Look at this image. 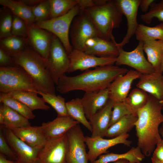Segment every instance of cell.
Instances as JSON below:
<instances>
[{"instance_id":"ee69618b","label":"cell","mask_w":163,"mask_h":163,"mask_svg":"<svg viewBox=\"0 0 163 163\" xmlns=\"http://www.w3.org/2000/svg\"><path fill=\"white\" fill-rule=\"evenodd\" d=\"M14 62L13 57L3 50L0 48V65L1 67L7 66Z\"/></svg>"},{"instance_id":"7402d4cb","label":"cell","mask_w":163,"mask_h":163,"mask_svg":"<svg viewBox=\"0 0 163 163\" xmlns=\"http://www.w3.org/2000/svg\"><path fill=\"white\" fill-rule=\"evenodd\" d=\"M136 86L159 100H163V73L154 72L142 74Z\"/></svg>"},{"instance_id":"603a6c76","label":"cell","mask_w":163,"mask_h":163,"mask_svg":"<svg viewBox=\"0 0 163 163\" xmlns=\"http://www.w3.org/2000/svg\"><path fill=\"white\" fill-rule=\"evenodd\" d=\"M10 129L18 138L33 147L40 149L47 141L40 126H30Z\"/></svg>"},{"instance_id":"681fc988","label":"cell","mask_w":163,"mask_h":163,"mask_svg":"<svg viewBox=\"0 0 163 163\" xmlns=\"http://www.w3.org/2000/svg\"><path fill=\"white\" fill-rule=\"evenodd\" d=\"M152 163H163V162L159 160L155 156L152 155L151 158Z\"/></svg>"},{"instance_id":"816d5d0a","label":"cell","mask_w":163,"mask_h":163,"mask_svg":"<svg viewBox=\"0 0 163 163\" xmlns=\"http://www.w3.org/2000/svg\"><path fill=\"white\" fill-rule=\"evenodd\" d=\"M159 133L160 135L162 136L163 140V123L161 124V126L159 128Z\"/></svg>"},{"instance_id":"4316f807","label":"cell","mask_w":163,"mask_h":163,"mask_svg":"<svg viewBox=\"0 0 163 163\" xmlns=\"http://www.w3.org/2000/svg\"><path fill=\"white\" fill-rule=\"evenodd\" d=\"M0 4L10 9L14 15L23 19L27 26L32 25L35 23L32 7L27 5L21 0H0Z\"/></svg>"},{"instance_id":"5bb4252c","label":"cell","mask_w":163,"mask_h":163,"mask_svg":"<svg viewBox=\"0 0 163 163\" xmlns=\"http://www.w3.org/2000/svg\"><path fill=\"white\" fill-rule=\"evenodd\" d=\"M6 139L17 157V163H36L40 149L30 146L19 139L11 129L1 126Z\"/></svg>"},{"instance_id":"db71d44e","label":"cell","mask_w":163,"mask_h":163,"mask_svg":"<svg viewBox=\"0 0 163 163\" xmlns=\"http://www.w3.org/2000/svg\"><path fill=\"white\" fill-rule=\"evenodd\" d=\"M162 104H163V106H162V110H163V100L162 101Z\"/></svg>"},{"instance_id":"f1b7e54d","label":"cell","mask_w":163,"mask_h":163,"mask_svg":"<svg viewBox=\"0 0 163 163\" xmlns=\"http://www.w3.org/2000/svg\"><path fill=\"white\" fill-rule=\"evenodd\" d=\"M149 97L147 92L137 88L131 91L123 102L131 114L137 116L138 111L146 105Z\"/></svg>"},{"instance_id":"7c38bea8","label":"cell","mask_w":163,"mask_h":163,"mask_svg":"<svg viewBox=\"0 0 163 163\" xmlns=\"http://www.w3.org/2000/svg\"><path fill=\"white\" fill-rule=\"evenodd\" d=\"M67 142L66 134L57 139L47 140L39 150L36 163H67Z\"/></svg>"},{"instance_id":"60d3db41","label":"cell","mask_w":163,"mask_h":163,"mask_svg":"<svg viewBox=\"0 0 163 163\" xmlns=\"http://www.w3.org/2000/svg\"><path fill=\"white\" fill-rule=\"evenodd\" d=\"M129 114H132L123 102H115L113 107L109 127L123 117Z\"/></svg>"},{"instance_id":"d590c367","label":"cell","mask_w":163,"mask_h":163,"mask_svg":"<svg viewBox=\"0 0 163 163\" xmlns=\"http://www.w3.org/2000/svg\"><path fill=\"white\" fill-rule=\"evenodd\" d=\"M38 94L41 95L45 103L51 105L56 110L57 116H69L67 112L65 99L60 95L46 93L38 91Z\"/></svg>"},{"instance_id":"5b68a950","label":"cell","mask_w":163,"mask_h":163,"mask_svg":"<svg viewBox=\"0 0 163 163\" xmlns=\"http://www.w3.org/2000/svg\"><path fill=\"white\" fill-rule=\"evenodd\" d=\"M80 11V7L77 5L65 15L36 22L33 25L47 30L56 36L69 54L73 49L69 40L70 26L73 19Z\"/></svg>"},{"instance_id":"d6986e66","label":"cell","mask_w":163,"mask_h":163,"mask_svg":"<svg viewBox=\"0 0 163 163\" xmlns=\"http://www.w3.org/2000/svg\"><path fill=\"white\" fill-rule=\"evenodd\" d=\"M79 123L78 122L69 116H57L51 121L42 123L40 126L47 140L63 136L71 128Z\"/></svg>"},{"instance_id":"bcb514c9","label":"cell","mask_w":163,"mask_h":163,"mask_svg":"<svg viewBox=\"0 0 163 163\" xmlns=\"http://www.w3.org/2000/svg\"><path fill=\"white\" fill-rule=\"evenodd\" d=\"M154 2V0H140L139 7L142 11L145 13L147 12L149 8Z\"/></svg>"},{"instance_id":"83f0119b","label":"cell","mask_w":163,"mask_h":163,"mask_svg":"<svg viewBox=\"0 0 163 163\" xmlns=\"http://www.w3.org/2000/svg\"><path fill=\"white\" fill-rule=\"evenodd\" d=\"M0 113L4 118L2 126L6 128L11 129L30 126L28 119L2 103L0 105Z\"/></svg>"},{"instance_id":"f6af8a7d","label":"cell","mask_w":163,"mask_h":163,"mask_svg":"<svg viewBox=\"0 0 163 163\" xmlns=\"http://www.w3.org/2000/svg\"><path fill=\"white\" fill-rule=\"evenodd\" d=\"M153 155L163 162V140L162 139L157 144Z\"/></svg>"},{"instance_id":"e575fe53","label":"cell","mask_w":163,"mask_h":163,"mask_svg":"<svg viewBox=\"0 0 163 163\" xmlns=\"http://www.w3.org/2000/svg\"><path fill=\"white\" fill-rule=\"evenodd\" d=\"M49 1L50 19L65 14L78 5L77 0H49Z\"/></svg>"},{"instance_id":"7dc6e473","label":"cell","mask_w":163,"mask_h":163,"mask_svg":"<svg viewBox=\"0 0 163 163\" xmlns=\"http://www.w3.org/2000/svg\"><path fill=\"white\" fill-rule=\"evenodd\" d=\"M21 1L27 5L32 7L40 2L42 0H22Z\"/></svg>"},{"instance_id":"9c48e42d","label":"cell","mask_w":163,"mask_h":163,"mask_svg":"<svg viewBox=\"0 0 163 163\" xmlns=\"http://www.w3.org/2000/svg\"><path fill=\"white\" fill-rule=\"evenodd\" d=\"M66 159L67 163H88L85 136L80 126L76 125L66 133Z\"/></svg>"},{"instance_id":"8992f818","label":"cell","mask_w":163,"mask_h":163,"mask_svg":"<svg viewBox=\"0 0 163 163\" xmlns=\"http://www.w3.org/2000/svg\"><path fill=\"white\" fill-rule=\"evenodd\" d=\"M16 91L38 92L31 78L22 68L0 67L1 92L8 93Z\"/></svg>"},{"instance_id":"ab89813d","label":"cell","mask_w":163,"mask_h":163,"mask_svg":"<svg viewBox=\"0 0 163 163\" xmlns=\"http://www.w3.org/2000/svg\"><path fill=\"white\" fill-rule=\"evenodd\" d=\"M11 29L12 36L27 39L28 27L25 22L22 19L13 15Z\"/></svg>"},{"instance_id":"f546056e","label":"cell","mask_w":163,"mask_h":163,"mask_svg":"<svg viewBox=\"0 0 163 163\" xmlns=\"http://www.w3.org/2000/svg\"><path fill=\"white\" fill-rule=\"evenodd\" d=\"M66 107L68 116L92 133V128L86 117L81 98L77 97L66 102Z\"/></svg>"},{"instance_id":"2e32d148","label":"cell","mask_w":163,"mask_h":163,"mask_svg":"<svg viewBox=\"0 0 163 163\" xmlns=\"http://www.w3.org/2000/svg\"><path fill=\"white\" fill-rule=\"evenodd\" d=\"M141 75L136 71L132 69L117 77L107 88L109 99L114 102H123L129 94L133 81L139 78Z\"/></svg>"},{"instance_id":"7bdbcfd3","label":"cell","mask_w":163,"mask_h":163,"mask_svg":"<svg viewBox=\"0 0 163 163\" xmlns=\"http://www.w3.org/2000/svg\"><path fill=\"white\" fill-rule=\"evenodd\" d=\"M78 5L81 10L101 5L106 3L107 0H77Z\"/></svg>"},{"instance_id":"f5cc1de1","label":"cell","mask_w":163,"mask_h":163,"mask_svg":"<svg viewBox=\"0 0 163 163\" xmlns=\"http://www.w3.org/2000/svg\"><path fill=\"white\" fill-rule=\"evenodd\" d=\"M161 71L163 73V57L162 60L161 65Z\"/></svg>"},{"instance_id":"6da1fadb","label":"cell","mask_w":163,"mask_h":163,"mask_svg":"<svg viewBox=\"0 0 163 163\" xmlns=\"http://www.w3.org/2000/svg\"><path fill=\"white\" fill-rule=\"evenodd\" d=\"M128 71L126 68L110 65L88 69L75 76L65 74L59 80L56 90L62 94L75 90L97 91L107 88L116 78Z\"/></svg>"},{"instance_id":"3957f363","label":"cell","mask_w":163,"mask_h":163,"mask_svg":"<svg viewBox=\"0 0 163 163\" xmlns=\"http://www.w3.org/2000/svg\"><path fill=\"white\" fill-rule=\"evenodd\" d=\"M12 56L14 62L29 75L38 91L56 94L55 84L44 59L34 51L26 48Z\"/></svg>"},{"instance_id":"8d00e7d4","label":"cell","mask_w":163,"mask_h":163,"mask_svg":"<svg viewBox=\"0 0 163 163\" xmlns=\"http://www.w3.org/2000/svg\"><path fill=\"white\" fill-rule=\"evenodd\" d=\"M35 23L50 19V5L49 0H43L32 7Z\"/></svg>"},{"instance_id":"f35d334b","label":"cell","mask_w":163,"mask_h":163,"mask_svg":"<svg viewBox=\"0 0 163 163\" xmlns=\"http://www.w3.org/2000/svg\"><path fill=\"white\" fill-rule=\"evenodd\" d=\"M13 16L8 11L3 12L0 15V39L10 37L12 35L11 29Z\"/></svg>"},{"instance_id":"44dd1931","label":"cell","mask_w":163,"mask_h":163,"mask_svg":"<svg viewBox=\"0 0 163 163\" xmlns=\"http://www.w3.org/2000/svg\"><path fill=\"white\" fill-rule=\"evenodd\" d=\"M109 99L108 88L97 91L85 92L81 100L87 119L89 120L106 104Z\"/></svg>"},{"instance_id":"52a82bcc","label":"cell","mask_w":163,"mask_h":163,"mask_svg":"<svg viewBox=\"0 0 163 163\" xmlns=\"http://www.w3.org/2000/svg\"><path fill=\"white\" fill-rule=\"evenodd\" d=\"M69 36L73 48L83 51L85 43L88 39L94 37H102L90 19L82 10L72 22Z\"/></svg>"},{"instance_id":"8fae6325","label":"cell","mask_w":163,"mask_h":163,"mask_svg":"<svg viewBox=\"0 0 163 163\" xmlns=\"http://www.w3.org/2000/svg\"><path fill=\"white\" fill-rule=\"evenodd\" d=\"M68 55L70 63L68 73L78 70L85 71L92 68L113 65L117 59V57H98L74 49Z\"/></svg>"},{"instance_id":"484cf974","label":"cell","mask_w":163,"mask_h":163,"mask_svg":"<svg viewBox=\"0 0 163 163\" xmlns=\"http://www.w3.org/2000/svg\"><path fill=\"white\" fill-rule=\"evenodd\" d=\"M145 155L138 146L133 147L127 152L123 154L112 152L101 155L92 163H109L120 159H126L130 163H139L144 158Z\"/></svg>"},{"instance_id":"4dcf8cb0","label":"cell","mask_w":163,"mask_h":163,"mask_svg":"<svg viewBox=\"0 0 163 163\" xmlns=\"http://www.w3.org/2000/svg\"><path fill=\"white\" fill-rule=\"evenodd\" d=\"M137 120V116L133 114L125 116L109 128L105 136L113 138L127 133L135 126Z\"/></svg>"},{"instance_id":"ffe728a7","label":"cell","mask_w":163,"mask_h":163,"mask_svg":"<svg viewBox=\"0 0 163 163\" xmlns=\"http://www.w3.org/2000/svg\"><path fill=\"white\" fill-rule=\"evenodd\" d=\"M114 103L109 99L106 104L89 120L92 128L91 137L103 138L105 136L109 127Z\"/></svg>"},{"instance_id":"11a10c76","label":"cell","mask_w":163,"mask_h":163,"mask_svg":"<svg viewBox=\"0 0 163 163\" xmlns=\"http://www.w3.org/2000/svg\"><path fill=\"white\" fill-rule=\"evenodd\" d=\"M139 163H141V162H139Z\"/></svg>"},{"instance_id":"74e56055","label":"cell","mask_w":163,"mask_h":163,"mask_svg":"<svg viewBox=\"0 0 163 163\" xmlns=\"http://www.w3.org/2000/svg\"><path fill=\"white\" fill-rule=\"evenodd\" d=\"M141 19L147 24L152 22L154 18L163 21V0L158 3L153 2L148 11L140 16Z\"/></svg>"},{"instance_id":"c3c4849f","label":"cell","mask_w":163,"mask_h":163,"mask_svg":"<svg viewBox=\"0 0 163 163\" xmlns=\"http://www.w3.org/2000/svg\"><path fill=\"white\" fill-rule=\"evenodd\" d=\"M0 163H17L16 161L14 162L7 160L5 157L4 155L0 154Z\"/></svg>"},{"instance_id":"ba28073f","label":"cell","mask_w":163,"mask_h":163,"mask_svg":"<svg viewBox=\"0 0 163 163\" xmlns=\"http://www.w3.org/2000/svg\"><path fill=\"white\" fill-rule=\"evenodd\" d=\"M48 70L55 84L69 69V55L59 39L53 34L50 49L46 60Z\"/></svg>"},{"instance_id":"836d02e7","label":"cell","mask_w":163,"mask_h":163,"mask_svg":"<svg viewBox=\"0 0 163 163\" xmlns=\"http://www.w3.org/2000/svg\"><path fill=\"white\" fill-rule=\"evenodd\" d=\"M27 42L26 38L11 36L0 39V48L12 56L24 50Z\"/></svg>"},{"instance_id":"d4e9b609","label":"cell","mask_w":163,"mask_h":163,"mask_svg":"<svg viewBox=\"0 0 163 163\" xmlns=\"http://www.w3.org/2000/svg\"><path fill=\"white\" fill-rule=\"evenodd\" d=\"M143 42V50L146 54L148 61L155 72H162L161 68L163 57V41L155 40Z\"/></svg>"},{"instance_id":"b9f144b4","label":"cell","mask_w":163,"mask_h":163,"mask_svg":"<svg viewBox=\"0 0 163 163\" xmlns=\"http://www.w3.org/2000/svg\"><path fill=\"white\" fill-rule=\"evenodd\" d=\"M0 152L10 159L16 161L17 156L7 142L2 129H0Z\"/></svg>"},{"instance_id":"30bf717a","label":"cell","mask_w":163,"mask_h":163,"mask_svg":"<svg viewBox=\"0 0 163 163\" xmlns=\"http://www.w3.org/2000/svg\"><path fill=\"white\" fill-rule=\"evenodd\" d=\"M143 44V42L139 41L137 46L133 50L127 52L124 50L123 47L116 44L119 54L117 57L116 66L125 65L129 66L142 74L154 72L155 70L153 66L144 55Z\"/></svg>"},{"instance_id":"f907efd6","label":"cell","mask_w":163,"mask_h":163,"mask_svg":"<svg viewBox=\"0 0 163 163\" xmlns=\"http://www.w3.org/2000/svg\"><path fill=\"white\" fill-rule=\"evenodd\" d=\"M113 163H130L129 161L126 159H120L113 162Z\"/></svg>"},{"instance_id":"d6a6232c","label":"cell","mask_w":163,"mask_h":163,"mask_svg":"<svg viewBox=\"0 0 163 163\" xmlns=\"http://www.w3.org/2000/svg\"><path fill=\"white\" fill-rule=\"evenodd\" d=\"M0 102L7 105L28 120L33 119L35 115L33 111L22 103L11 97L8 93L1 92Z\"/></svg>"},{"instance_id":"4fadbf2b","label":"cell","mask_w":163,"mask_h":163,"mask_svg":"<svg viewBox=\"0 0 163 163\" xmlns=\"http://www.w3.org/2000/svg\"><path fill=\"white\" fill-rule=\"evenodd\" d=\"M129 136L128 133L110 139H104L101 137L86 136L85 142L88 151L87 152L88 161L92 163L98 157L107 152L109 148L119 144L130 146L132 142L127 139Z\"/></svg>"},{"instance_id":"277c9868","label":"cell","mask_w":163,"mask_h":163,"mask_svg":"<svg viewBox=\"0 0 163 163\" xmlns=\"http://www.w3.org/2000/svg\"><path fill=\"white\" fill-rule=\"evenodd\" d=\"M81 10L88 16L102 38L111 40L114 38L112 31L119 27L123 15L114 0Z\"/></svg>"},{"instance_id":"9a60e30c","label":"cell","mask_w":163,"mask_h":163,"mask_svg":"<svg viewBox=\"0 0 163 163\" xmlns=\"http://www.w3.org/2000/svg\"><path fill=\"white\" fill-rule=\"evenodd\" d=\"M117 5L123 15L126 18L127 30L126 35L117 45L123 47L129 43L132 37L134 34L139 24L137 20L138 11L140 0H115Z\"/></svg>"},{"instance_id":"1f68e13d","label":"cell","mask_w":163,"mask_h":163,"mask_svg":"<svg viewBox=\"0 0 163 163\" xmlns=\"http://www.w3.org/2000/svg\"><path fill=\"white\" fill-rule=\"evenodd\" d=\"M136 39L144 42L148 41H163V23L153 27L139 24L135 33Z\"/></svg>"},{"instance_id":"ac0fdd59","label":"cell","mask_w":163,"mask_h":163,"mask_svg":"<svg viewBox=\"0 0 163 163\" xmlns=\"http://www.w3.org/2000/svg\"><path fill=\"white\" fill-rule=\"evenodd\" d=\"M115 38L108 40L100 37H94L87 40L84 52L101 57H117L119 51Z\"/></svg>"},{"instance_id":"e0dca14e","label":"cell","mask_w":163,"mask_h":163,"mask_svg":"<svg viewBox=\"0 0 163 163\" xmlns=\"http://www.w3.org/2000/svg\"><path fill=\"white\" fill-rule=\"evenodd\" d=\"M27 42L35 51L46 60L51 45L53 34L33 25L27 26Z\"/></svg>"},{"instance_id":"cb8c5ba5","label":"cell","mask_w":163,"mask_h":163,"mask_svg":"<svg viewBox=\"0 0 163 163\" xmlns=\"http://www.w3.org/2000/svg\"><path fill=\"white\" fill-rule=\"evenodd\" d=\"M10 95L25 105L32 110H48L50 107L47 105L42 98L37 96V92L25 91H16L8 93Z\"/></svg>"},{"instance_id":"7a4b0ae2","label":"cell","mask_w":163,"mask_h":163,"mask_svg":"<svg viewBox=\"0 0 163 163\" xmlns=\"http://www.w3.org/2000/svg\"><path fill=\"white\" fill-rule=\"evenodd\" d=\"M162 106L161 101L149 94L146 105L137 112L135 126L137 146L145 156H150L162 139L159 126L163 123Z\"/></svg>"}]
</instances>
